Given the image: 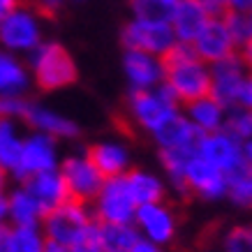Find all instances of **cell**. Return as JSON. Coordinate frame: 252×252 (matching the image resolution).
Here are the masks:
<instances>
[{
	"instance_id": "cell-25",
	"label": "cell",
	"mask_w": 252,
	"mask_h": 252,
	"mask_svg": "<svg viewBox=\"0 0 252 252\" xmlns=\"http://www.w3.org/2000/svg\"><path fill=\"white\" fill-rule=\"evenodd\" d=\"M127 185H130V190H132V194H134V199H137L139 206L164 201L167 183H164L158 174H153V171L132 169L130 174H127Z\"/></svg>"
},
{
	"instance_id": "cell-13",
	"label": "cell",
	"mask_w": 252,
	"mask_h": 252,
	"mask_svg": "<svg viewBox=\"0 0 252 252\" xmlns=\"http://www.w3.org/2000/svg\"><path fill=\"white\" fill-rule=\"evenodd\" d=\"M197 153L213 167L224 171L227 176L236 174L241 167H245V155L243 144L236 137H231L227 130L211 132V134H201Z\"/></svg>"
},
{
	"instance_id": "cell-42",
	"label": "cell",
	"mask_w": 252,
	"mask_h": 252,
	"mask_svg": "<svg viewBox=\"0 0 252 252\" xmlns=\"http://www.w3.org/2000/svg\"><path fill=\"white\" fill-rule=\"evenodd\" d=\"M241 104L252 109V77H250V84H248V88H245V95H243V102H241Z\"/></svg>"
},
{
	"instance_id": "cell-9",
	"label": "cell",
	"mask_w": 252,
	"mask_h": 252,
	"mask_svg": "<svg viewBox=\"0 0 252 252\" xmlns=\"http://www.w3.org/2000/svg\"><path fill=\"white\" fill-rule=\"evenodd\" d=\"M61 174L67 183L72 199H77L81 204L95 201V197L99 194L102 185L107 181L88 153H74L65 158L61 162Z\"/></svg>"
},
{
	"instance_id": "cell-31",
	"label": "cell",
	"mask_w": 252,
	"mask_h": 252,
	"mask_svg": "<svg viewBox=\"0 0 252 252\" xmlns=\"http://www.w3.org/2000/svg\"><path fill=\"white\" fill-rule=\"evenodd\" d=\"M222 252H252V224H236L222 236Z\"/></svg>"
},
{
	"instance_id": "cell-19",
	"label": "cell",
	"mask_w": 252,
	"mask_h": 252,
	"mask_svg": "<svg viewBox=\"0 0 252 252\" xmlns=\"http://www.w3.org/2000/svg\"><path fill=\"white\" fill-rule=\"evenodd\" d=\"M21 185L42 204V208H44L46 213H51L54 208L67 204L69 199H72L67 183H65V178H63V174H61V169L31 176V178L23 181Z\"/></svg>"
},
{
	"instance_id": "cell-14",
	"label": "cell",
	"mask_w": 252,
	"mask_h": 252,
	"mask_svg": "<svg viewBox=\"0 0 252 252\" xmlns=\"http://www.w3.org/2000/svg\"><path fill=\"white\" fill-rule=\"evenodd\" d=\"M192 46L199 58L208 65H215L229 56H236L241 49L224 16H213L206 28L199 32V37L192 42Z\"/></svg>"
},
{
	"instance_id": "cell-36",
	"label": "cell",
	"mask_w": 252,
	"mask_h": 252,
	"mask_svg": "<svg viewBox=\"0 0 252 252\" xmlns=\"http://www.w3.org/2000/svg\"><path fill=\"white\" fill-rule=\"evenodd\" d=\"M69 0H35V9L44 16H56Z\"/></svg>"
},
{
	"instance_id": "cell-48",
	"label": "cell",
	"mask_w": 252,
	"mask_h": 252,
	"mask_svg": "<svg viewBox=\"0 0 252 252\" xmlns=\"http://www.w3.org/2000/svg\"><path fill=\"white\" fill-rule=\"evenodd\" d=\"M250 77H252V69H250Z\"/></svg>"
},
{
	"instance_id": "cell-28",
	"label": "cell",
	"mask_w": 252,
	"mask_h": 252,
	"mask_svg": "<svg viewBox=\"0 0 252 252\" xmlns=\"http://www.w3.org/2000/svg\"><path fill=\"white\" fill-rule=\"evenodd\" d=\"M197 153H188V151H160V160L167 174V181L171 188L178 192H185V167Z\"/></svg>"
},
{
	"instance_id": "cell-4",
	"label": "cell",
	"mask_w": 252,
	"mask_h": 252,
	"mask_svg": "<svg viewBox=\"0 0 252 252\" xmlns=\"http://www.w3.org/2000/svg\"><path fill=\"white\" fill-rule=\"evenodd\" d=\"M35 7H19L0 21V49L16 56H31L42 39V21Z\"/></svg>"
},
{
	"instance_id": "cell-45",
	"label": "cell",
	"mask_w": 252,
	"mask_h": 252,
	"mask_svg": "<svg viewBox=\"0 0 252 252\" xmlns=\"http://www.w3.org/2000/svg\"><path fill=\"white\" fill-rule=\"evenodd\" d=\"M162 5H164V7H169V9H174L176 5H178V2H181V0H160Z\"/></svg>"
},
{
	"instance_id": "cell-47",
	"label": "cell",
	"mask_w": 252,
	"mask_h": 252,
	"mask_svg": "<svg viewBox=\"0 0 252 252\" xmlns=\"http://www.w3.org/2000/svg\"><path fill=\"white\" fill-rule=\"evenodd\" d=\"M69 2H84V0H69Z\"/></svg>"
},
{
	"instance_id": "cell-23",
	"label": "cell",
	"mask_w": 252,
	"mask_h": 252,
	"mask_svg": "<svg viewBox=\"0 0 252 252\" xmlns=\"http://www.w3.org/2000/svg\"><path fill=\"white\" fill-rule=\"evenodd\" d=\"M7 206L9 224H14V227H42V222L46 218V211L42 208V204L23 185L7 192Z\"/></svg>"
},
{
	"instance_id": "cell-26",
	"label": "cell",
	"mask_w": 252,
	"mask_h": 252,
	"mask_svg": "<svg viewBox=\"0 0 252 252\" xmlns=\"http://www.w3.org/2000/svg\"><path fill=\"white\" fill-rule=\"evenodd\" d=\"M23 139L14 121L0 123V167L5 169L9 176H14L19 160L23 151Z\"/></svg>"
},
{
	"instance_id": "cell-49",
	"label": "cell",
	"mask_w": 252,
	"mask_h": 252,
	"mask_svg": "<svg viewBox=\"0 0 252 252\" xmlns=\"http://www.w3.org/2000/svg\"><path fill=\"white\" fill-rule=\"evenodd\" d=\"M0 123H2V118H0Z\"/></svg>"
},
{
	"instance_id": "cell-10",
	"label": "cell",
	"mask_w": 252,
	"mask_h": 252,
	"mask_svg": "<svg viewBox=\"0 0 252 252\" xmlns=\"http://www.w3.org/2000/svg\"><path fill=\"white\" fill-rule=\"evenodd\" d=\"M58 139L42 134V132H31L23 139V151L19 167L14 171L16 181H28L31 176L44 174V171H54L61 169V158H58Z\"/></svg>"
},
{
	"instance_id": "cell-22",
	"label": "cell",
	"mask_w": 252,
	"mask_h": 252,
	"mask_svg": "<svg viewBox=\"0 0 252 252\" xmlns=\"http://www.w3.org/2000/svg\"><path fill=\"white\" fill-rule=\"evenodd\" d=\"M183 111H185V116H188V121H190L201 134H211V132L224 130L227 107H222L213 95H206V97L194 99L190 104H185Z\"/></svg>"
},
{
	"instance_id": "cell-29",
	"label": "cell",
	"mask_w": 252,
	"mask_h": 252,
	"mask_svg": "<svg viewBox=\"0 0 252 252\" xmlns=\"http://www.w3.org/2000/svg\"><path fill=\"white\" fill-rule=\"evenodd\" d=\"M227 197L238 208H252V167H241L229 176V194Z\"/></svg>"
},
{
	"instance_id": "cell-37",
	"label": "cell",
	"mask_w": 252,
	"mask_h": 252,
	"mask_svg": "<svg viewBox=\"0 0 252 252\" xmlns=\"http://www.w3.org/2000/svg\"><path fill=\"white\" fill-rule=\"evenodd\" d=\"M227 12H252V0H227Z\"/></svg>"
},
{
	"instance_id": "cell-12",
	"label": "cell",
	"mask_w": 252,
	"mask_h": 252,
	"mask_svg": "<svg viewBox=\"0 0 252 252\" xmlns=\"http://www.w3.org/2000/svg\"><path fill=\"white\" fill-rule=\"evenodd\" d=\"M185 192H192L206 201L224 199L229 194V176L197 153L185 167Z\"/></svg>"
},
{
	"instance_id": "cell-20",
	"label": "cell",
	"mask_w": 252,
	"mask_h": 252,
	"mask_svg": "<svg viewBox=\"0 0 252 252\" xmlns=\"http://www.w3.org/2000/svg\"><path fill=\"white\" fill-rule=\"evenodd\" d=\"M91 160L95 162V167L102 171L104 178H116V176H127L132 171L130 169V148L123 144V141H97L95 146L88 148Z\"/></svg>"
},
{
	"instance_id": "cell-39",
	"label": "cell",
	"mask_w": 252,
	"mask_h": 252,
	"mask_svg": "<svg viewBox=\"0 0 252 252\" xmlns=\"http://www.w3.org/2000/svg\"><path fill=\"white\" fill-rule=\"evenodd\" d=\"M238 54H241V58L245 61V65L252 69V39L250 42H245V44L238 49Z\"/></svg>"
},
{
	"instance_id": "cell-6",
	"label": "cell",
	"mask_w": 252,
	"mask_h": 252,
	"mask_svg": "<svg viewBox=\"0 0 252 252\" xmlns=\"http://www.w3.org/2000/svg\"><path fill=\"white\" fill-rule=\"evenodd\" d=\"M121 39L125 49L146 51V54L160 56V58H167L169 51L178 44L174 26L167 19H160V21H153V19H130L123 26Z\"/></svg>"
},
{
	"instance_id": "cell-7",
	"label": "cell",
	"mask_w": 252,
	"mask_h": 252,
	"mask_svg": "<svg viewBox=\"0 0 252 252\" xmlns=\"http://www.w3.org/2000/svg\"><path fill=\"white\" fill-rule=\"evenodd\" d=\"M93 222L95 220H93L88 206L77 201V199H69L67 204H63V206L54 208L51 213H46L44 222H42V231H44L49 243L72 248Z\"/></svg>"
},
{
	"instance_id": "cell-1",
	"label": "cell",
	"mask_w": 252,
	"mask_h": 252,
	"mask_svg": "<svg viewBox=\"0 0 252 252\" xmlns=\"http://www.w3.org/2000/svg\"><path fill=\"white\" fill-rule=\"evenodd\" d=\"M167 63V79L164 84L174 91L181 104H190L194 99L211 95V65L197 56L192 44H178L164 58Z\"/></svg>"
},
{
	"instance_id": "cell-33",
	"label": "cell",
	"mask_w": 252,
	"mask_h": 252,
	"mask_svg": "<svg viewBox=\"0 0 252 252\" xmlns=\"http://www.w3.org/2000/svg\"><path fill=\"white\" fill-rule=\"evenodd\" d=\"M227 23H229L231 32L236 37L238 46H243L245 42L252 39V12H227L224 14Z\"/></svg>"
},
{
	"instance_id": "cell-5",
	"label": "cell",
	"mask_w": 252,
	"mask_h": 252,
	"mask_svg": "<svg viewBox=\"0 0 252 252\" xmlns=\"http://www.w3.org/2000/svg\"><path fill=\"white\" fill-rule=\"evenodd\" d=\"M139 204L127 185V176L107 178L93 201V215L99 224H134Z\"/></svg>"
},
{
	"instance_id": "cell-46",
	"label": "cell",
	"mask_w": 252,
	"mask_h": 252,
	"mask_svg": "<svg viewBox=\"0 0 252 252\" xmlns=\"http://www.w3.org/2000/svg\"><path fill=\"white\" fill-rule=\"evenodd\" d=\"M204 252H222V250H204Z\"/></svg>"
},
{
	"instance_id": "cell-17",
	"label": "cell",
	"mask_w": 252,
	"mask_h": 252,
	"mask_svg": "<svg viewBox=\"0 0 252 252\" xmlns=\"http://www.w3.org/2000/svg\"><path fill=\"white\" fill-rule=\"evenodd\" d=\"M211 19H213V14L208 12L204 0H181L171 9V16H169L176 37L183 44H192L199 37V32L208 26Z\"/></svg>"
},
{
	"instance_id": "cell-34",
	"label": "cell",
	"mask_w": 252,
	"mask_h": 252,
	"mask_svg": "<svg viewBox=\"0 0 252 252\" xmlns=\"http://www.w3.org/2000/svg\"><path fill=\"white\" fill-rule=\"evenodd\" d=\"M74 252H104V245H102V234H99V222L95 220L88 227V229L81 234L77 243L72 245Z\"/></svg>"
},
{
	"instance_id": "cell-3",
	"label": "cell",
	"mask_w": 252,
	"mask_h": 252,
	"mask_svg": "<svg viewBox=\"0 0 252 252\" xmlns=\"http://www.w3.org/2000/svg\"><path fill=\"white\" fill-rule=\"evenodd\" d=\"M178 111H181V102L167 84H162L160 88H153V91H130L127 95L130 121L148 134H153Z\"/></svg>"
},
{
	"instance_id": "cell-27",
	"label": "cell",
	"mask_w": 252,
	"mask_h": 252,
	"mask_svg": "<svg viewBox=\"0 0 252 252\" xmlns=\"http://www.w3.org/2000/svg\"><path fill=\"white\" fill-rule=\"evenodd\" d=\"M104 252H132L141 243V234L134 224H99Z\"/></svg>"
},
{
	"instance_id": "cell-15",
	"label": "cell",
	"mask_w": 252,
	"mask_h": 252,
	"mask_svg": "<svg viewBox=\"0 0 252 252\" xmlns=\"http://www.w3.org/2000/svg\"><path fill=\"white\" fill-rule=\"evenodd\" d=\"M134 227L139 229L144 241L164 248L176 238L178 220H176V213L164 201H158V204L139 206L137 218H134Z\"/></svg>"
},
{
	"instance_id": "cell-40",
	"label": "cell",
	"mask_w": 252,
	"mask_h": 252,
	"mask_svg": "<svg viewBox=\"0 0 252 252\" xmlns=\"http://www.w3.org/2000/svg\"><path fill=\"white\" fill-rule=\"evenodd\" d=\"M132 252H164L160 248V245H155V243H148V241H144V238H141V243L137 245V248H134V250Z\"/></svg>"
},
{
	"instance_id": "cell-11",
	"label": "cell",
	"mask_w": 252,
	"mask_h": 252,
	"mask_svg": "<svg viewBox=\"0 0 252 252\" xmlns=\"http://www.w3.org/2000/svg\"><path fill=\"white\" fill-rule=\"evenodd\" d=\"M123 72H125L130 91H153V88H160L167 79V63L160 56L125 49Z\"/></svg>"
},
{
	"instance_id": "cell-8",
	"label": "cell",
	"mask_w": 252,
	"mask_h": 252,
	"mask_svg": "<svg viewBox=\"0 0 252 252\" xmlns=\"http://www.w3.org/2000/svg\"><path fill=\"white\" fill-rule=\"evenodd\" d=\"M248 84H250V67L245 65L241 54L211 65V95L222 107H241Z\"/></svg>"
},
{
	"instance_id": "cell-50",
	"label": "cell",
	"mask_w": 252,
	"mask_h": 252,
	"mask_svg": "<svg viewBox=\"0 0 252 252\" xmlns=\"http://www.w3.org/2000/svg\"><path fill=\"white\" fill-rule=\"evenodd\" d=\"M0 231H2V229H0Z\"/></svg>"
},
{
	"instance_id": "cell-43",
	"label": "cell",
	"mask_w": 252,
	"mask_h": 252,
	"mask_svg": "<svg viewBox=\"0 0 252 252\" xmlns=\"http://www.w3.org/2000/svg\"><path fill=\"white\" fill-rule=\"evenodd\" d=\"M46 252H74V250H72V248H67V245L49 243V245H46Z\"/></svg>"
},
{
	"instance_id": "cell-32",
	"label": "cell",
	"mask_w": 252,
	"mask_h": 252,
	"mask_svg": "<svg viewBox=\"0 0 252 252\" xmlns=\"http://www.w3.org/2000/svg\"><path fill=\"white\" fill-rule=\"evenodd\" d=\"M130 12L132 19H153V21H160V19H167L171 16V9L164 7L160 0H130Z\"/></svg>"
},
{
	"instance_id": "cell-18",
	"label": "cell",
	"mask_w": 252,
	"mask_h": 252,
	"mask_svg": "<svg viewBox=\"0 0 252 252\" xmlns=\"http://www.w3.org/2000/svg\"><path fill=\"white\" fill-rule=\"evenodd\" d=\"M23 123H28V127L32 132H42V134H49V137H54V139L79 137V125L72 118L63 116L61 111L46 107V104H37V102L28 104V111H26Z\"/></svg>"
},
{
	"instance_id": "cell-24",
	"label": "cell",
	"mask_w": 252,
	"mask_h": 252,
	"mask_svg": "<svg viewBox=\"0 0 252 252\" xmlns=\"http://www.w3.org/2000/svg\"><path fill=\"white\" fill-rule=\"evenodd\" d=\"M42 227H14L7 224L0 231V252H46Z\"/></svg>"
},
{
	"instance_id": "cell-35",
	"label": "cell",
	"mask_w": 252,
	"mask_h": 252,
	"mask_svg": "<svg viewBox=\"0 0 252 252\" xmlns=\"http://www.w3.org/2000/svg\"><path fill=\"white\" fill-rule=\"evenodd\" d=\"M26 97H0V118L2 121H23L28 111Z\"/></svg>"
},
{
	"instance_id": "cell-2",
	"label": "cell",
	"mask_w": 252,
	"mask_h": 252,
	"mask_svg": "<svg viewBox=\"0 0 252 252\" xmlns=\"http://www.w3.org/2000/svg\"><path fill=\"white\" fill-rule=\"evenodd\" d=\"M26 63L31 67L32 81L46 93L63 91L79 79V69L72 54L58 42H42Z\"/></svg>"
},
{
	"instance_id": "cell-21",
	"label": "cell",
	"mask_w": 252,
	"mask_h": 252,
	"mask_svg": "<svg viewBox=\"0 0 252 252\" xmlns=\"http://www.w3.org/2000/svg\"><path fill=\"white\" fill-rule=\"evenodd\" d=\"M31 81L32 74L28 63L0 49V97H23V93L31 88Z\"/></svg>"
},
{
	"instance_id": "cell-38",
	"label": "cell",
	"mask_w": 252,
	"mask_h": 252,
	"mask_svg": "<svg viewBox=\"0 0 252 252\" xmlns=\"http://www.w3.org/2000/svg\"><path fill=\"white\" fill-rule=\"evenodd\" d=\"M19 5H21V0H0V21H2L5 16L12 14Z\"/></svg>"
},
{
	"instance_id": "cell-16",
	"label": "cell",
	"mask_w": 252,
	"mask_h": 252,
	"mask_svg": "<svg viewBox=\"0 0 252 252\" xmlns=\"http://www.w3.org/2000/svg\"><path fill=\"white\" fill-rule=\"evenodd\" d=\"M151 137H153L155 144L160 146V151H188V153H197L199 141H201V132L188 121L185 111H178L162 127H158Z\"/></svg>"
},
{
	"instance_id": "cell-41",
	"label": "cell",
	"mask_w": 252,
	"mask_h": 252,
	"mask_svg": "<svg viewBox=\"0 0 252 252\" xmlns=\"http://www.w3.org/2000/svg\"><path fill=\"white\" fill-rule=\"evenodd\" d=\"M243 155H245V164L252 167V139L243 144Z\"/></svg>"
},
{
	"instance_id": "cell-30",
	"label": "cell",
	"mask_w": 252,
	"mask_h": 252,
	"mask_svg": "<svg viewBox=\"0 0 252 252\" xmlns=\"http://www.w3.org/2000/svg\"><path fill=\"white\" fill-rule=\"evenodd\" d=\"M224 130L229 132L231 137H236L241 144L252 139V109L250 107H234L227 109V123Z\"/></svg>"
},
{
	"instance_id": "cell-44",
	"label": "cell",
	"mask_w": 252,
	"mask_h": 252,
	"mask_svg": "<svg viewBox=\"0 0 252 252\" xmlns=\"http://www.w3.org/2000/svg\"><path fill=\"white\" fill-rule=\"evenodd\" d=\"M7 171L0 167V194H5V188H7Z\"/></svg>"
}]
</instances>
